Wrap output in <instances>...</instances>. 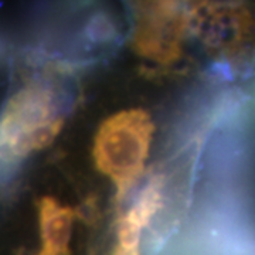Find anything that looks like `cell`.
<instances>
[{"mask_svg": "<svg viewBox=\"0 0 255 255\" xmlns=\"http://www.w3.org/2000/svg\"><path fill=\"white\" fill-rule=\"evenodd\" d=\"M51 88L30 84L16 92L1 117V160L6 167L16 166L33 152L44 149L63 128Z\"/></svg>", "mask_w": 255, "mask_h": 255, "instance_id": "6da1fadb", "label": "cell"}, {"mask_svg": "<svg viewBox=\"0 0 255 255\" xmlns=\"http://www.w3.org/2000/svg\"><path fill=\"white\" fill-rule=\"evenodd\" d=\"M153 133L150 117L142 110H128L108 118L98 129L94 159L122 197L140 174Z\"/></svg>", "mask_w": 255, "mask_h": 255, "instance_id": "7a4b0ae2", "label": "cell"}, {"mask_svg": "<svg viewBox=\"0 0 255 255\" xmlns=\"http://www.w3.org/2000/svg\"><path fill=\"white\" fill-rule=\"evenodd\" d=\"M127 3L132 21V50L157 65L179 61L190 30L186 0H127Z\"/></svg>", "mask_w": 255, "mask_h": 255, "instance_id": "3957f363", "label": "cell"}, {"mask_svg": "<svg viewBox=\"0 0 255 255\" xmlns=\"http://www.w3.org/2000/svg\"><path fill=\"white\" fill-rule=\"evenodd\" d=\"M189 16L190 31L213 55L241 63L255 54V9L247 0H204Z\"/></svg>", "mask_w": 255, "mask_h": 255, "instance_id": "277c9868", "label": "cell"}, {"mask_svg": "<svg viewBox=\"0 0 255 255\" xmlns=\"http://www.w3.org/2000/svg\"><path fill=\"white\" fill-rule=\"evenodd\" d=\"M163 201V179L153 177L137 196L133 206L119 219L112 255H139L142 230L150 223Z\"/></svg>", "mask_w": 255, "mask_h": 255, "instance_id": "5b68a950", "label": "cell"}, {"mask_svg": "<svg viewBox=\"0 0 255 255\" xmlns=\"http://www.w3.org/2000/svg\"><path fill=\"white\" fill-rule=\"evenodd\" d=\"M38 223L41 248L37 255H70L74 210L53 197H43L38 203Z\"/></svg>", "mask_w": 255, "mask_h": 255, "instance_id": "8992f818", "label": "cell"}]
</instances>
